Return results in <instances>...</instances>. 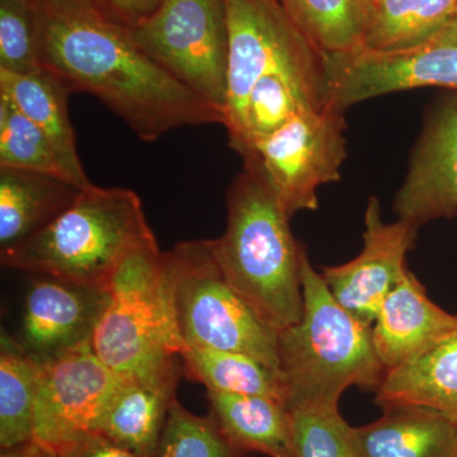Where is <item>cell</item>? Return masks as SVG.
Returning <instances> with one entry per match:
<instances>
[{
	"instance_id": "14",
	"label": "cell",
	"mask_w": 457,
	"mask_h": 457,
	"mask_svg": "<svg viewBox=\"0 0 457 457\" xmlns=\"http://www.w3.org/2000/svg\"><path fill=\"white\" fill-rule=\"evenodd\" d=\"M398 219L420 228L457 213V92L433 108L393 204Z\"/></svg>"
},
{
	"instance_id": "19",
	"label": "cell",
	"mask_w": 457,
	"mask_h": 457,
	"mask_svg": "<svg viewBox=\"0 0 457 457\" xmlns=\"http://www.w3.org/2000/svg\"><path fill=\"white\" fill-rule=\"evenodd\" d=\"M0 95L7 96L50 137L75 185L80 188L93 186L80 161L69 117L71 90L57 75L42 65L25 74L0 71Z\"/></svg>"
},
{
	"instance_id": "21",
	"label": "cell",
	"mask_w": 457,
	"mask_h": 457,
	"mask_svg": "<svg viewBox=\"0 0 457 457\" xmlns=\"http://www.w3.org/2000/svg\"><path fill=\"white\" fill-rule=\"evenodd\" d=\"M213 417L245 453L297 457L290 411L284 400L207 390Z\"/></svg>"
},
{
	"instance_id": "16",
	"label": "cell",
	"mask_w": 457,
	"mask_h": 457,
	"mask_svg": "<svg viewBox=\"0 0 457 457\" xmlns=\"http://www.w3.org/2000/svg\"><path fill=\"white\" fill-rule=\"evenodd\" d=\"M455 332L457 315L436 305L409 270L385 299L372 324L376 351L386 372L416 359Z\"/></svg>"
},
{
	"instance_id": "25",
	"label": "cell",
	"mask_w": 457,
	"mask_h": 457,
	"mask_svg": "<svg viewBox=\"0 0 457 457\" xmlns=\"http://www.w3.org/2000/svg\"><path fill=\"white\" fill-rule=\"evenodd\" d=\"M183 374L212 392L263 395L284 400L282 376L262 361L240 352L188 347L180 353Z\"/></svg>"
},
{
	"instance_id": "27",
	"label": "cell",
	"mask_w": 457,
	"mask_h": 457,
	"mask_svg": "<svg viewBox=\"0 0 457 457\" xmlns=\"http://www.w3.org/2000/svg\"><path fill=\"white\" fill-rule=\"evenodd\" d=\"M0 167L42 171L74 183L50 137L4 95H0Z\"/></svg>"
},
{
	"instance_id": "2",
	"label": "cell",
	"mask_w": 457,
	"mask_h": 457,
	"mask_svg": "<svg viewBox=\"0 0 457 457\" xmlns=\"http://www.w3.org/2000/svg\"><path fill=\"white\" fill-rule=\"evenodd\" d=\"M227 230L212 239L225 278L278 332L303 315L302 261L305 248L290 215L253 165L245 164L228 187Z\"/></svg>"
},
{
	"instance_id": "35",
	"label": "cell",
	"mask_w": 457,
	"mask_h": 457,
	"mask_svg": "<svg viewBox=\"0 0 457 457\" xmlns=\"http://www.w3.org/2000/svg\"><path fill=\"white\" fill-rule=\"evenodd\" d=\"M11 2L26 3V4L35 5V7H38V4H40L42 0H11Z\"/></svg>"
},
{
	"instance_id": "3",
	"label": "cell",
	"mask_w": 457,
	"mask_h": 457,
	"mask_svg": "<svg viewBox=\"0 0 457 457\" xmlns=\"http://www.w3.org/2000/svg\"><path fill=\"white\" fill-rule=\"evenodd\" d=\"M300 320L278 332L279 372L287 408L339 405L351 386L378 392L386 369L372 326L353 317L330 294L303 251Z\"/></svg>"
},
{
	"instance_id": "18",
	"label": "cell",
	"mask_w": 457,
	"mask_h": 457,
	"mask_svg": "<svg viewBox=\"0 0 457 457\" xmlns=\"http://www.w3.org/2000/svg\"><path fill=\"white\" fill-rule=\"evenodd\" d=\"M83 189L42 171L0 167V252L46 228Z\"/></svg>"
},
{
	"instance_id": "11",
	"label": "cell",
	"mask_w": 457,
	"mask_h": 457,
	"mask_svg": "<svg viewBox=\"0 0 457 457\" xmlns=\"http://www.w3.org/2000/svg\"><path fill=\"white\" fill-rule=\"evenodd\" d=\"M123 378L107 368L92 345L42 363L33 440L53 450L98 432Z\"/></svg>"
},
{
	"instance_id": "10",
	"label": "cell",
	"mask_w": 457,
	"mask_h": 457,
	"mask_svg": "<svg viewBox=\"0 0 457 457\" xmlns=\"http://www.w3.org/2000/svg\"><path fill=\"white\" fill-rule=\"evenodd\" d=\"M228 57L224 126H236L254 84L273 71L320 55L279 0H225Z\"/></svg>"
},
{
	"instance_id": "6",
	"label": "cell",
	"mask_w": 457,
	"mask_h": 457,
	"mask_svg": "<svg viewBox=\"0 0 457 457\" xmlns=\"http://www.w3.org/2000/svg\"><path fill=\"white\" fill-rule=\"evenodd\" d=\"M163 260L171 314L183 350L240 352L279 372L278 330L225 278L212 240L179 243L163 252Z\"/></svg>"
},
{
	"instance_id": "13",
	"label": "cell",
	"mask_w": 457,
	"mask_h": 457,
	"mask_svg": "<svg viewBox=\"0 0 457 457\" xmlns=\"http://www.w3.org/2000/svg\"><path fill=\"white\" fill-rule=\"evenodd\" d=\"M111 300L110 288L38 276L27 291L18 341L40 365L92 345Z\"/></svg>"
},
{
	"instance_id": "28",
	"label": "cell",
	"mask_w": 457,
	"mask_h": 457,
	"mask_svg": "<svg viewBox=\"0 0 457 457\" xmlns=\"http://www.w3.org/2000/svg\"><path fill=\"white\" fill-rule=\"evenodd\" d=\"M228 438L212 413L196 416L176 400L170 413L154 457H248Z\"/></svg>"
},
{
	"instance_id": "4",
	"label": "cell",
	"mask_w": 457,
	"mask_h": 457,
	"mask_svg": "<svg viewBox=\"0 0 457 457\" xmlns=\"http://www.w3.org/2000/svg\"><path fill=\"white\" fill-rule=\"evenodd\" d=\"M153 243L137 192L93 185L46 228L0 252V258L9 269L110 288L126 258Z\"/></svg>"
},
{
	"instance_id": "24",
	"label": "cell",
	"mask_w": 457,
	"mask_h": 457,
	"mask_svg": "<svg viewBox=\"0 0 457 457\" xmlns=\"http://www.w3.org/2000/svg\"><path fill=\"white\" fill-rule=\"evenodd\" d=\"M41 365L22 343L0 337V449L33 440Z\"/></svg>"
},
{
	"instance_id": "1",
	"label": "cell",
	"mask_w": 457,
	"mask_h": 457,
	"mask_svg": "<svg viewBox=\"0 0 457 457\" xmlns=\"http://www.w3.org/2000/svg\"><path fill=\"white\" fill-rule=\"evenodd\" d=\"M37 18L41 65L71 93L97 97L140 140L153 143L186 126L224 125L220 112L156 64L126 27L99 9L42 0Z\"/></svg>"
},
{
	"instance_id": "8",
	"label": "cell",
	"mask_w": 457,
	"mask_h": 457,
	"mask_svg": "<svg viewBox=\"0 0 457 457\" xmlns=\"http://www.w3.org/2000/svg\"><path fill=\"white\" fill-rule=\"evenodd\" d=\"M343 112L327 106L296 114L243 156L266 179L286 212L318 209V188L341 179L345 149Z\"/></svg>"
},
{
	"instance_id": "15",
	"label": "cell",
	"mask_w": 457,
	"mask_h": 457,
	"mask_svg": "<svg viewBox=\"0 0 457 457\" xmlns=\"http://www.w3.org/2000/svg\"><path fill=\"white\" fill-rule=\"evenodd\" d=\"M327 106L323 54L286 66L254 84L236 126L228 130V146L240 156L290 121L296 114Z\"/></svg>"
},
{
	"instance_id": "34",
	"label": "cell",
	"mask_w": 457,
	"mask_h": 457,
	"mask_svg": "<svg viewBox=\"0 0 457 457\" xmlns=\"http://www.w3.org/2000/svg\"><path fill=\"white\" fill-rule=\"evenodd\" d=\"M73 2L79 3V4L83 5H88V7L97 8V0H73Z\"/></svg>"
},
{
	"instance_id": "5",
	"label": "cell",
	"mask_w": 457,
	"mask_h": 457,
	"mask_svg": "<svg viewBox=\"0 0 457 457\" xmlns=\"http://www.w3.org/2000/svg\"><path fill=\"white\" fill-rule=\"evenodd\" d=\"M110 291L112 300L93 336L98 359L122 378L182 375L183 345L158 242L126 258Z\"/></svg>"
},
{
	"instance_id": "23",
	"label": "cell",
	"mask_w": 457,
	"mask_h": 457,
	"mask_svg": "<svg viewBox=\"0 0 457 457\" xmlns=\"http://www.w3.org/2000/svg\"><path fill=\"white\" fill-rule=\"evenodd\" d=\"M457 22V0H365L363 49H408Z\"/></svg>"
},
{
	"instance_id": "12",
	"label": "cell",
	"mask_w": 457,
	"mask_h": 457,
	"mask_svg": "<svg viewBox=\"0 0 457 457\" xmlns=\"http://www.w3.org/2000/svg\"><path fill=\"white\" fill-rule=\"evenodd\" d=\"M418 230L402 219L385 222L378 198L370 197L362 251L354 260L324 267L320 273L337 302L372 326L385 299L407 275L405 257L416 243Z\"/></svg>"
},
{
	"instance_id": "31",
	"label": "cell",
	"mask_w": 457,
	"mask_h": 457,
	"mask_svg": "<svg viewBox=\"0 0 457 457\" xmlns=\"http://www.w3.org/2000/svg\"><path fill=\"white\" fill-rule=\"evenodd\" d=\"M60 457H143L101 432H90L56 450Z\"/></svg>"
},
{
	"instance_id": "26",
	"label": "cell",
	"mask_w": 457,
	"mask_h": 457,
	"mask_svg": "<svg viewBox=\"0 0 457 457\" xmlns=\"http://www.w3.org/2000/svg\"><path fill=\"white\" fill-rule=\"evenodd\" d=\"M303 35L320 53L359 49L365 0H279Z\"/></svg>"
},
{
	"instance_id": "22",
	"label": "cell",
	"mask_w": 457,
	"mask_h": 457,
	"mask_svg": "<svg viewBox=\"0 0 457 457\" xmlns=\"http://www.w3.org/2000/svg\"><path fill=\"white\" fill-rule=\"evenodd\" d=\"M375 394L380 407L422 405L457 422V332L416 359L389 370Z\"/></svg>"
},
{
	"instance_id": "7",
	"label": "cell",
	"mask_w": 457,
	"mask_h": 457,
	"mask_svg": "<svg viewBox=\"0 0 457 457\" xmlns=\"http://www.w3.org/2000/svg\"><path fill=\"white\" fill-rule=\"evenodd\" d=\"M156 64L225 117L228 31L225 0H163L128 29Z\"/></svg>"
},
{
	"instance_id": "9",
	"label": "cell",
	"mask_w": 457,
	"mask_h": 457,
	"mask_svg": "<svg viewBox=\"0 0 457 457\" xmlns=\"http://www.w3.org/2000/svg\"><path fill=\"white\" fill-rule=\"evenodd\" d=\"M323 65L327 104L343 113L389 93L425 87L457 92V22L408 49L323 54Z\"/></svg>"
},
{
	"instance_id": "32",
	"label": "cell",
	"mask_w": 457,
	"mask_h": 457,
	"mask_svg": "<svg viewBox=\"0 0 457 457\" xmlns=\"http://www.w3.org/2000/svg\"><path fill=\"white\" fill-rule=\"evenodd\" d=\"M163 0H97V8L104 16L126 29L152 16Z\"/></svg>"
},
{
	"instance_id": "20",
	"label": "cell",
	"mask_w": 457,
	"mask_h": 457,
	"mask_svg": "<svg viewBox=\"0 0 457 457\" xmlns=\"http://www.w3.org/2000/svg\"><path fill=\"white\" fill-rule=\"evenodd\" d=\"M180 375L123 378L98 432L143 457H154L165 420L176 402Z\"/></svg>"
},
{
	"instance_id": "30",
	"label": "cell",
	"mask_w": 457,
	"mask_h": 457,
	"mask_svg": "<svg viewBox=\"0 0 457 457\" xmlns=\"http://www.w3.org/2000/svg\"><path fill=\"white\" fill-rule=\"evenodd\" d=\"M40 66L37 7L0 0V71L25 74Z\"/></svg>"
},
{
	"instance_id": "29",
	"label": "cell",
	"mask_w": 457,
	"mask_h": 457,
	"mask_svg": "<svg viewBox=\"0 0 457 457\" xmlns=\"http://www.w3.org/2000/svg\"><path fill=\"white\" fill-rule=\"evenodd\" d=\"M288 411L297 457H359L353 427L338 405H300Z\"/></svg>"
},
{
	"instance_id": "33",
	"label": "cell",
	"mask_w": 457,
	"mask_h": 457,
	"mask_svg": "<svg viewBox=\"0 0 457 457\" xmlns=\"http://www.w3.org/2000/svg\"><path fill=\"white\" fill-rule=\"evenodd\" d=\"M0 457H60L55 450L50 449L41 442L31 440L2 449Z\"/></svg>"
},
{
	"instance_id": "17",
	"label": "cell",
	"mask_w": 457,
	"mask_h": 457,
	"mask_svg": "<svg viewBox=\"0 0 457 457\" xmlns=\"http://www.w3.org/2000/svg\"><path fill=\"white\" fill-rule=\"evenodd\" d=\"M383 416L353 427L359 457H457V422L435 409L385 404Z\"/></svg>"
}]
</instances>
